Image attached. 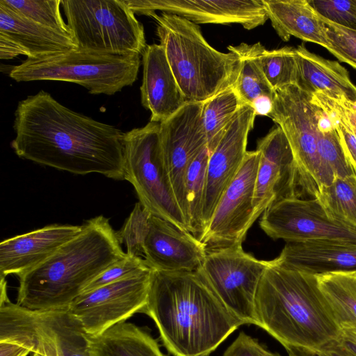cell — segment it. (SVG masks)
I'll list each match as a JSON object with an SVG mask.
<instances>
[{
	"mask_svg": "<svg viewBox=\"0 0 356 356\" xmlns=\"http://www.w3.org/2000/svg\"><path fill=\"white\" fill-rule=\"evenodd\" d=\"M15 154L75 175L101 174L124 179V134L78 113L40 90L18 103L15 112Z\"/></svg>",
	"mask_w": 356,
	"mask_h": 356,
	"instance_id": "6da1fadb",
	"label": "cell"
},
{
	"mask_svg": "<svg viewBox=\"0 0 356 356\" xmlns=\"http://www.w3.org/2000/svg\"><path fill=\"white\" fill-rule=\"evenodd\" d=\"M151 318L173 356L210 355L243 323L221 302L198 270H153L140 312Z\"/></svg>",
	"mask_w": 356,
	"mask_h": 356,
	"instance_id": "7a4b0ae2",
	"label": "cell"
},
{
	"mask_svg": "<svg viewBox=\"0 0 356 356\" xmlns=\"http://www.w3.org/2000/svg\"><path fill=\"white\" fill-rule=\"evenodd\" d=\"M126 257L108 219L92 218L47 260L18 276L16 303L35 311L67 310L90 282Z\"/></svg>",
	"mask_w": 356,
	"mask_h": 356,
	"instance_id": "3957f363",
	"label": "cell"
},
{
	"mask_svg": "<svg viewBox=\"0 0 356 356\" xmlns=\"http://www.w3.org/2000/svg\"><path fill=\"white\" fill-rule=\"evenodd\" d=\"M257 326L284 348L316 354L337 342L340 330L330 316L315 275L268 261L255 299Z\"/></svg>",
	"mask_w": 356,
	"mask_h": 356,
	"instance_id": "277c9868",
	"label": "cell"
},
{
	"mask_svg": "<svg viewBox=\"0 0 356 356\" xmlns=\"http://www.w3.org/2000/svg\"><path fill=\"white\" fill-rule=\"evenodd\" d=\"M149 17L186 102H204L234 86L241 65L236 54L212 47L199 25L183 17L163 12Z\"/></svg>",
	"mask_w": 356,
	"mask_h": 356,
	"instance_id": "5b68a950",
	"label": "cell"
},
{
	"mask_svg": "<svg viewBox=\"0 0 356 356\" xmlns=\"http://www.w3.org/2000/svg\"><path fill=\"white\" fill-rule=\"evenodd\" d=\"M140 54H104L75 48L49 57L27 58L9 72L16 81H61L81 85L90 94L112 95L137 79Z\"/></svg>",
	"mask_w": 356,
	"mask_h": 356,
	"instance_id": "8992f818",
	"label": "cell"
},
{
	"mask_svg": "<svg viewBox=\"0 0 356 356\" xmlns=\"http://www.w3.org/2000/svg\"><path fill=\"white\" fill-rule=\"evenodd\" d=\"M159 128V123L149 121L124 134V179L152 215L189 232L165 166Z\"/></svg>",
	"mask_w": 356,
	"mask_h": 356,
	"instance_id": "52a82bcc",
	"label": "cell"
},
{
	"mask_svg": "<svg viewBox=\"0 0 356 356\" xmlns=\"http://www.w3.org/2000/svg\"><path fill=\"white\" fill-rule=\"evenodd\" d=\"M78 48L104 54H143V24L123 0H61Z\"/></svg>",
	"mask_w": 356,
	"mask_h": 356,
	"instance_id": "ba28073f",
	"label": "cell"
},
{
	"mask_svg": "<svg viewBox=\"0 0 356 356\" xmlns=\"http://www.w3.org/2000/svg\"><path fill=\"white\" fill-rule=\"evenodd\" d=\"M268 261L247 253L242 245L207 252L197 270L225 307L244 324L257 325L255 299Z\"/></svg>",
	"mask_w": 356,
	"mask_h": 356,
	"instance_id": "9c48e42d",
	"label": "cell"
},
{
	"mask_svg": "<svg viewBox=\"0 0 356 356\" xmlns=\"http://www.w3.org/2000/svg\"><path fill=\"white\" fill-rule=\"evenodd\" d=\"M268 117L286 136L305 193L314 197L320 184L321 161L318 150L319 134L311 94L294 84L276 90Z\"/></svg>",
	"mask_w": 356,
	"mask_h": 356,
	"instance_id": "30bf717a",
	"label": "cell"
},
{
	"mask_svg": "<svg viewBox=\"0 0 356 356\" xmlns=\"http://www.w3.org/2000/svg\"><path fill=\"white\" fill-rule=\"evenodd\" d=\"M259 159L258 150L247 152L237 175L222 194L207 226L197 238L207 252L242 245L257 219L253 199Z\"/></svg>",
	"mask_w": 356,
	"mask_h": 356,
	"instance_id": "8fae6325",
	"label": "cell"
},
{
	"mask_svg": "<svg viewBox=\"0 0 356 356\" xmlns=\"http://www.w3.org/2000/svg\"><path fill=\"white\" fill-rule=\"evenodd\" d=\"M153 269L81 294L68 310L87 335L95 337L126 322L147 303Z\"/></svg>",
	"mask_w": 356,
	"mask_h": 356,
	"instance_id": "7c38bea8",
	"label": "cell"
},
{
	"mask_svg": "<svg viewBox=\"0 0 356 356\" xmlns=\"http://www.w3.org/2000/svg\"><path fill=\"white\" fill-rule=\"evenodd\" d=\"M259 225L272 239L286 243L356 242V228L329 218L314 197H291L273 204L263 213Z\"/></svg>",
	"mask_w": 356,
	"mask_h": 356,
	"instance_id": "4fadbf2b",
	"label": "cell"
},
{
	"mask_svg": "<svg viewBox=\"0 0 356 356\" xmlns=\"http://www.w3.org/2000/svg\"><path fill=\"white\" fill-rule=\"evenodd\" d=\"M202 104L203 102H186L175 113L159 123L165 166L188 227L185 177L192 161L207 147L202 118Z\"/></svg>",
	"mask_w": 356,
	"mask_h": 356,
	"instance_id": "5bb4252c",
	"label": "cell"
},
{
	"mask_svg": "<svg viewBox=\"0 0 356 356\" xmlns=\"http://www.w3.org/2000/svg\"><path fill=\"white\" fill-rule=\"evenodd\" d=\"M260 159L253 204L258 217L273 204L305 193L293 154L282 129L277 126L258 140Z\"/></svg>",
	"mask_w": 356,
	"mask_h": 356,
	"instance_id": "9a60e30c",
	"label": "cell"
},
{
	"mask_svg": "<svg viewBox=\"0 0 356 356\" xmlns=\"http://www.w3.org/2000/svg\"><path fill=\"white\" fill-rule=\"evenodd\" d=\"M255 117L253 108L244 104L227 127L216 147L209 154L202 209L204 230L220 197L242 165L248 152V134L254 127Z\"/></svg>",
	"mask_w": 356,
	"mask_h": 356,
	"instance_id": "2e32d148",
	"label": "cell"
},
{
	"mask_svg": "<svg viewBox=\"0 0 356 356\" xmlns=\"http://www.w3.org/2000/svg\"><path fill=\"white\" fill-rule=\"evenodd\" d=\"M134 14L159 10L183 17L195 24H238L245 29L268 19L262 0H123Z\"/></svg>",
	"mask_w": 356,
	"mask_h": 356,
	"instance_id": "e0dca14e",
	"label": "cell"
},
{
	"mask_svg": "<svg viewBox=\"0 0 356 356\" xmlns=\"http://www.w3.org/2000/svg\"><path fill=\"white\" fill-rule=\"evenodd\" d=\"M143 250L147 265L162 272L196 271L207 254L204 244L191 232L154 215Z\"/></svg>",
	"mask_w": 356,
	"mask_h": 356,
	"instance_id": "ac0fdd59",
	"label": "cell"
},
{
	"mask_svg": "<svg viewBox=\"0 0 356 356\" xmlns=\"http://www.w3.org/2000/svg\"><path fill=\"white\" fill-rule=\"evenodd\" d=\"M82 225H50L0 243V275L17 276L36 267L78 235Z\"/></svg>",
	"mask_w": 356,
	"mask_h": 356,
	"instance_id": "d6986e66",
	"label": "cell"
},
{
	"mask_svg": "<svg viewBox=\"0 0 356 356\" xmlns=\"http://www.w3.org/2000/svg\"><path fill=\"white\" fill-rule=\"evenodd\" d=\"M142 62L141 103L151 113L150 122L161 123L186 102L160 44L147 45Z\"/></svg>",
	"mask_w": 356,
	"mask_h": 356,
	"instance_id": "ffe728a7",
	"label": "cell"
},
{
	"mask_svg": "<svg viewBox=\"0 0 356 356\" xmlns=\"http://www.w3.org/2000/svg\"><path fill=\"white\" fill-rule=\"evenodd\" d=\"M275 259L286 267L312 275L356 270V242L286 243Z\"/></svg>",
	"mask_w": 356,
	"mask_h": 356,
	"instance_id": "44dd1931",
	"label": "cell"
},
{
	"mask_svg": "<svg viewBox=\"0 0 356 356\" xmlns=\"http://www.w3.org/2000/svg\"><path fill=\"white\" fill-rule=\"evenodd\" d=\"M295 85L309 94L322 92L336 99L356 102V86L341 65L310 52L303 44L295 48Z\"/></svg>",
	"mask_w": 356,
	"mask_h": 356,
	"instance_id": "7402d4cb",
	"label": "cell"
},
{
	"mask_svg": "<svg viewBox=\"0 0 356 356\" xmlns=\"http://www.w3.org/2000/svg\"><path fill=\"white\" fill-rule=\"evenodd\" d=\"M0 34L23 51L28 58L39 59L77 48L72 38L35 23L0 4Z\"/></svg>",
	"mask_w": 356,
	"mask_h": 356,
	"instance_id": "603a6c76",
	"label": "cell"
},
{
	"mask_svg": "<svg viewBox=\"0 0 356 356\" xmlns=\"http://www.w3.org/2000/svg\"><path fill=\"white\" fill-rule=\"evenodd\" d=\"M262 3L268 19L283 41L294 36L328 48L324 23L309 0H262Z\"/></svg>",
	"mask_w": 356,
	"mask_h": 356,
	"instance_id": "cb8c5ba5",
	"label": "cell"
},
{
	"mask_svg": "<svg viewBox=\"0 0 356 356\" xmlns=\"http://www.w3.org/2000/svg\"><path fill=\"white\" fill-rule=\"evenodd\" d=\"M88 339L90 356H168L147 330L131 323H120Z\"/></svg>",
	"mask_w": 356,
	"mask_h": 356,
	"instance_id": "d4e9b609",
	"label": "cell"
},
{
	"mask_svg": "<svg viewBox=\"0 0 356 356\" xmlns=\"http://www.w3.org/2000/svg\"><path fill=\"white\" fill-rule=\"evenodd\" d=\"M27 310L34 327L54 342L63 356H90L88 335L68 309Z\"/></svg>",
	"mask_w": 356,
	"mask_h": 356,
	"instance_id": "484cf974",
	"label": "cell"
},
{
	"mask_svg": "<svg viewBox=\"0 0 356 356\" xmlns=\"http://www.w3.org/2000/svg\"><path fill=\"white\" fill-rule=\"evenodd\" d=\"M315 275L328 312L339 329L356 328V270Z\"/></svg>",
	"mask_w": 356,
	"mask_h": 356,
	"instance_id": "4316f807",
	"label": "cell"
},
{
	"mask_svg": "<svg viewBox=\"0 0 356 356\" xmlns=\"http://www.w3.org/2000/svg\"><path fill=\"white\" fill-rule=\"evenodd\" d=\"M264 48L259 42L227 47L229 51L236 54L241 60L238 75L233 87L245 104L252 106L257 99L263 96L274 99L275 91L268 83L260 63Z\"/></svg>",
	"mask_w": 356,
	"mask_h": 356,
	"instance_id": "83f0119b",
	"label": "cell"
},
{
	"mask_svg": "<svg viewBox=\"0 0 356 356\" xmlns=\"http://www.w3.org/2000/svg\"><path fill=\"white\" fill-rule=\"evenodd\" d=\"M244 104L233 86L203 102L202 118L209 154L216 147L227 127Z\"/></svg>",
	"mask_w": 356,
	"mask_h": 356,
	"instance_id": "f1b7e54d",
	"label": "cell"
},
{
	"mask_svg": "<svg viewBox=\"0 0 356 356\" xmlns=\"http://www.w3.org/2000/svg\"><path fill=\"white\" fill-rule=\"evenodd\" d=\"M316 198L331 219L356 228V175L336 178L317 188Z\"/></svg>",
	"mask_w": 356,
	"mask_h": 356,
	"instance_id": "f546056e",
	"label": "cell"
},
{
	"mask_svg": "<svg viewBox=\"0 0 356 356\" xmlns=\"http://www.w3.org/2000/svg\"><path fill=\"white\" fill-rule=\"evenodd\" d=\"M209 152L204 148L189 165L185 177V196L189 232L198 238L203 232L202 209Z\"/></svg>",
	"mask_w": 356,
	"mask_h": 356,
	"instance_id": "4dcf8cb0",
	"label": "cell"
},
{
	"mask_svg": "<svg viewBox=\"0 0 356 356\" xmlns=\"http://www.w3.org/2000/svg\"><path fill=\"white\" fill-rule=\"evenodd\" d=\"M0 4L35 23L72 37L61 15V0H0Z\"/></svg>",
	"mask_w": 356,
	"mask_h": 356,
	"instance_id": "1f68e13d",
	"label": "cell"
},
{
	"mask_svg": "<svg viewBox=\"0 0 356 356\" xmlns=\"http://www.w3.org/2000/svg\"><path fill=\"white\" fill-rule=\"evenodd\" d=\"M318 150L321 161L318 187L330 184L336 178L355 175L347 162L337 129L330 132L318 131Z\"/></svg>",
	"mask_w": 356,
	"mask_h": 356,
	"instance_id": "d6a6232c",
	"label": "cell"
},
{
	"mask_svg": "<svg viewBox=\"0 0 356 356\" xmlns=\"http://www.w3.org/2000/svg\"><path fill=\"white\" fill-rule=\"evenodd\" d=\"M260 63L268 83L275 91L296 84L297 65L294 47H284L272 50L264 48Z\"/></svg>",
	"mask_w": 356,
	"mask_h": 356,
	"instance_id": "836d02e7",
	"label": "cell"
},
{
	"mask_svg": "<svg viewBox=\"0 0 356 356\" xmlns=\"http://www.w3.org/2000/svg\"><path fill=\"white\" fill-rule=\"evenodd\" d=\"M152 214L140 202L135 207L122 228L116 232L120 243L126 247L129 256H143V245Z\"/></svg>",
	"mask_w": 356,
	"mask_h": 356,
	"instance_id": "e575fe53",
	"label": "cell"
},
{
	"mask_svg": "<svg viewBox=\"0 0 356 356\" xmlns=\"http://www.w3.org/2000/svg\"><path fill=\"white\" fill-rule=\"evenodd\" d=\"M321 18L329 42L327 49L340 61L356 69V31Z\"/></svg>",
	"mask_w": 356,
	"mask_h": 356,
	"instance_id": "d590c367",
	"label": "cell"
},
{
	"mask_svg": "<svg viewBox=\"0 0 356 356\" xmlns=\"http://www.w3.org/2000/svg\"><path fill=\"white\" fill-rule=\"evenodd\" d=\"M149 268L145 259L127 254L126 257L116 261L95 277L82 293L137 275Z\"/></svg>",
	"mask_w": 356,
	"mask_h": 356,
	"instance_id": "8d00e7d4",
	"label": "cell"
},
{
	"mask_svg": "<svg viewBox=\"0 0 356 356\" xmlns=\"http://www.w3.org/2000/svg\"><path fill=\"white\" fill-rule=\"evenodd\" d=\"M325 19L356 31V0H309Z\"/></svg>",
	"mask_w": 356,
	"mask_h": 356,
	"instance_id": "74e56055",
	"label": "cell"
},
{
	"mask_svg": "<svg viewBox=\"0 0 356 356\" xmlns=\"http://www.w3.org/2000/svg\"><path fill=\"white\" fill-rule=\"evenodd\" d=\"M222 356H282L269 350L257 339L241 332L227 347Z\"/></svg>",
	"mask_w": 356,
	"mask_h": 356,
	"instance_id": "f35d334b",
	"label": "cell"
},
{
	"mask_svg": "<svg viewBox=\"0 0 356 356\" xmlns=\"http://www.w3.org/2000/svg\"><path fill=\"white\" fill-rule=\"evenodd\" d=\"M31 347L32 353H38L44 356H63L54 342L35 327L31 336Z\"/></svg>",
	"mask_w": 356,
	"mask_h": 356,
	"instance_id": "ab89813d",
	"label": "cell"
},
{
	"mask_svg": "<svg viewBox=\"0 0 356 356\" xmlns=\"http://www.w3.org/2000/svg\"><path fill=\"white\" fill-rule=\"evenodd\" d=\"M24 54L22 49L12 40L0 34V58L11 59Z\"/></svg>",
	"mask_w": 356,
	"mask_h": 356,
	"instance_id": "60d3db41",
	"label": "cell"
},
{
	"mask_svg": "<svg viewBox=\"0 0 356 356\" xmlns=\"http://www.w3.org/2000/svg\"><path fill=\"white\" fill-rule=\"evenodd\" d=\"M31 350L13 341H0V356H28Z\"/></svg>",
	"mask_w": 356,
	"mask_h": 356,
	"instance_id": "b9f144b4",
	"label": "cell"
},
{
	"mask_svg": "<svg viewBox=\"0 0 356 356\" xmlns=\"http://www.w3.org/2000/svg\"><path fill=\"white\" fill-rule=\"evenodd\" d=\"M337 342L356 356V328L341 330Z\"/></svg>",
	"mask_w": 356,
	"mask_h": 356,
	"instance_id": "7bdbcfd3",
	"label": "cell"
},
{
	"mask_svg": "<svg viewBox=\"0 0 356 356\" xmlns=\"http://www.w3.org/2000/svg\"><path fill=\"white\" fill-rule=\"evenodd\" d=\"M273 99L263 96L257 99L251 106L257 115H265L268 117L273 107Z\"/></svg>",
	"mask_w": 356,
	"mask_h": 356,
	"instance_id": "ee69618b",
	"label": "cell"
},
{
	"mask_svg": "<svg viewBox=\"0 0 356 356\" xmlns=\"http://www.w3.org/2000/svg\"><path fill=\"white\" fill-rule=\"evenodd\" d=\"M316 355L317 356H355L337 342L325 346Z\"/></svg>",
	"mask_w": 356,
	"mask_h": 356,
	"instance_id": "f6af8a7d",
	"label": "cell"
},
{
	"mask_svg": "<svg viewBox=\"0 0 356 356\" xmlns=\"http://www.w3.org/2000/svg\"><path fill=\"white\" fill-rule=\"evenodd\" d=\"M337 100L341 105L346 117L356 128V102H350L345 99Z\"/></svg>",
	"mask_w": 356,
	"mask_h": 356,
	"instance_id": "bcb514c9",
	"label": "cell"
},
{
	"mask_svg": "<svg viewBox=\"0 0 356 356\" xmlns=\"http://www.w3.org/2000/svg\"><path fill=\"white\" fill-rule=\"evenodd\" d=\"M284 348L286 349L289 356H317L316 354L301 348L293 347H286Z\"/></svg>",
	"mask_w": 356,
	"mask_h": 356,
	"instance_id": "7dc6e473",
	"label": "cell"
},
{
	"mask_svg": "<svg viewBox=\"0 0 356 356\" xmlns=\"http://www.w3.org/2000/svg\"><path fill=\"white\" fill-rule=\"evenodd\" d=\"M6 277H1V296H0V305L10 302L7 295Z\"/></svg>",
	"mask_w": 356,
	"mask_h": 356,
	"instance_id": "c3c4849f",
	"label": "cell"
},
{
	"mask_svg": "<svg viewBox=\"0 0 356 356\" xmlns=\"http://www.w3.org/2000/svg\"><path fill=\"white\" fill-rule=\"evenodd\" d=\"M31 356H44L40 353H32Z\"/></svg>",
	"mask_w": 356,
	"mask_h": 356,
	"instance_id": "681fc988",
	"label": "cell"
},
{
	"mask_svg": "<svg viewBox=\"0 0 356 356\" xmlns=\"http://www.w3.org/2000/svg\"><path fill=\"white\" fill-rule=\"evenodd\" d=\"M204 356H209V355H204Z\"/></svg>",
	"mask_w": 356,
	"mask_h": 356,
	"instance_id": "f907efd6",
	"label": "cell"
}]
</instances>
